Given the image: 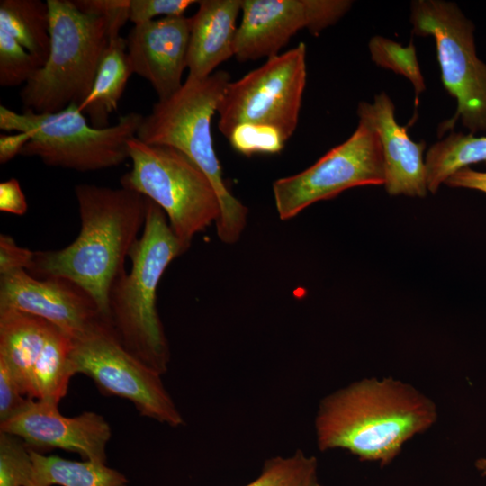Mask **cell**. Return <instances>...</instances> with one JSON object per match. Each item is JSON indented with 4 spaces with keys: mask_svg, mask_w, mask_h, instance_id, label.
Segmentation results:
<instances>
[{
    "mask_svg": "<svg viewBox=\"0 0 486 486\" xmlns=\"http://www.w3.org/2000/svg\"><path fill=\"white\" fill-rule=\"evenodd\" d=\"M245 486H323L318 461L298 450L292 455L276 456L265 462L259 476Z\"/></svg>",
    "mask_w": 486,
    "mask_h": 486,
    "instance_id": "obj_23",
    "label": "cell"
},
{
    "mask_svg": "<svg viewBox=\"0 0 486 486\" xmlns=\"http://www.w3.org/2000/svg\"><path fill=\"white\" fill-rule=\"evenodd\" d=\"M306 77L303 42L267 58L228 84L217 108L219 130L228 139L239 125H258L275 129L287 141L298 124Z\"/></svg>",
    "mask_w": 486,
    "mask_h": 486,
    "instance_id": "obj_9",
    "label": "cell"
},
{
    "mask_svg": "<svg viewBox=\"0 0 486 486\" xmlns=\"http://www.w3.org/2000/svg\"><path fill=\"white\" fill-rule=\"evenodd\" d=\"M28 204L21 185L15 178L0 183V211L14 215L26 213Z\"/></svg>",
    "mask_w": 486,
    "mask_h": 486,
    "instance_id": "obj_31",
    "label": "cell"
},
{
    "mask_svg": "<svg viewBox=\"0 0 486 486\" xmlns=\"http://www.w3.org/2000/svg\"><path fill=\"white\" fill-rule=\"evenodd\" d=\"M228 140L234 149L245 156L278 153L286 143L275 129L252 124L238 126Z\"/></svg>",
    "mask_w": 486,
    "mask_h": 486,
    "instance_id": "obj_26",
    "label": "cell"
},
{
    "mask_svg": "<svg viewBox=\"0 0 486 486\" xmlns=\"http://www.w3.org/2000/svg\"><path fill=\"white\" fill-rule=\"evenodd\" d=\"M194 0H130L129 21L134 25L155 20L156 16H182Z\"/></svg>",
    "mask_w": 486,
    "mask_h": 486,
    "instance_id": "obj_27",
    "label": "cell"
},
{
    "mask_svg": "<svg viewBox=\"0 0 486 486\" xmlns=\"http://www.w3.org/2000/svg\"><path fill=\"white\" fill-rule=\"evenodd\" d=\"M71 339L74 374L87 375L105 395L129 400L142 417L171 427L184 423L161 375L128 352L108 322Z\"/></svg>",
    "mask_w": 486,
    "mask_h": 486,
    "instance_id": "obj_10",
    "label": "cell"
},
{
    "mask_svg": "<svg viewBox=\"0 0 486 486\" xmlns=\"http://www.w3.org/2000/svg\"><path fill=\"white\" fill-rule=\"evenodd\" d=\"M72 339L40 317L0 310V361L29 399L58 405L74 375Z\"/></svg>",
    "mask_w": 486,
    "mask_h": 486,
    "instance_id": "obj_11",
    "label": "cell"
},
{
    "mask_svg": "<svg viewBox=\"0 0 486 486\" xmlns=\"http://www.w3.org/2000/svg\"><path fill=\"white\" fill-rule=\"evenodd\" d=\"M50 50V9L41 0L0 1V86L26 84Z\"/></svg>",
    "mask_w": 486,
    "mask_h": 486,
    "instance_id": "obj_17",
    "label": "cell"
},
{
    "mask_svg": "<svg viewBox=\"0 0 486 486\" xmlns=\"http://www.w3.org/2000/svg\"><path fill=\"white\" fill-rule=\"evenodd\" d=\"M0 431L20 437L30 448L64 449L79 454L84 460L103 464L112 435L109 423L100 414L86 411L67 417L57 404L32 399L1 422Z\"/></svg>",
    "mask_w": 486,
    "mask_h": 486,
    "instance_id": "obj_15",
    "label": "cell"
},
{
    "mask_svg": "<svg viewBox=\"0 0 486 486\" xmlns=\"http://www.w3.org/2000/svg\"><path fill=\"white\" fill-rule=\"evenodd\" d=\"M191 23V17L184 15L163 17L133 25L126 38L132 72L151 85L158 99L184 84Z\"/></svg>",
    "mask_w": 486,
    "mask_h": 486,
    "instance_id": "obj_16",
    "label": "cell"
},
{
    "mask_svg": "<svg viewBox=\"0 0 486 486\" xmlns=\"http://www.w3.org/2000/svg\"><path fill=\"white\" fill-rule=\"evenodd\" d=\"M73 2L83 13L109 19L112 35L120 33L121 28L129 21L130 0H74Z\"/></svg>",
    "mask_w": 486,
    "mask_h": 486,
    "instance_id": "obj_28",
    "label": "cell"
},
{
    "mask_svg": "<svg viewBox=\"0 0 486 486\" xmlns=\"http://www.w3.org/2000/svg\"><path fill=\"white\" fill-rule=\"evenodd\" d=\"M75 194L81 222L78 236L62 249L34 251L28 272L39 278L75 283L94 299L109 322V292L125 271V259L144 227L146 197L124 187L90 184H76Z\"/></svg>",
    "mask_w": 486,
    "mask_h": 486,
    "instance_id": "obj_2",
    "label": "cell"
},
{
    "mask_svg": "<svg viewBox=\"0 0 486 486\" xmlns=\"http://www.w3.org/2000/svg\"><path fill=\"white\" fill-rule=\"evenodd\" d=\"M0 310L44 319L71 338L108 322L94 299L75 283L59 277L39 278L24 269L1 274Z\"/></svg>",
    "mask_w": 486,
    "mask_h": 486,
    "instance_id": "obj_14",
    "label": "cell"
},
{
    "mask_svg": "<svg viewBox=\"0 0 486 486\" xmlns=\"http://www.w3.org/2000/svg\"><path fill=\"white\" fill-rule=\"evenodd\" d=\"M445 184L454 188H466L486 194V172L471 167L463 168L453 174Z\"/></svg>",
    "mask_w": 486,
    "mask_h": 486,
    "instance_id": "obj_32",
    "label": "cell"
},
{
    "mask_svg": "<svg viewBox=\"0 0 486 486\" xmlns=\"http://www.w3.org/2000/svg\"><path fill=\"white\" fill-rule=\"evenodd\" d=\"M28 400L5 364L0 361V423L14 415Z\"/></svg>",
    "mask_w": 486,
    "mask_h": 486,
    "instance_id": "obj_29",
    "label": "cell"
},
{
    "mask_svg": "<svg viewBox=\"0 0 486 486\" xmlns=\"http://www.w3.org/2000/svg\"><path fill=\"white\" fill-rule=\"evenodd\" d=\"M350 0H242L234 56L240 62L271 58L299 31L319 35L351 8Z\"/></svg>",
    "mask_w": 486,
    "mask_h": 486,
    "instance_id": "obj_13",
    "label": "cell"
},
{
    "mask_svg": "<svg viewBox=\"0 0 486 486\" xmlns=\"http://www.w3.org/2000/svg\"><path fill=\"white\" fill-rule=\"evenodd\" d=\"M476 467L482 474L486 475V458L480 459L476 462Z\"/></svg>",
    "mask_w": 486,
    "mask_h": 486,
    "instance_id": "obj_34",
    "label": "cell"
},
{
    "mask_svg": "<svg viewBox=\"0 0 486 486\" xmlns=\"http://www.w3.org/2000/svg\"><path fill=\"white\" fill-rule=\"evenodd\" d=\"M131 169L122 187L157 203L184 250L194 237L218 220L220 208L205 174L184 154L166 146L150 145L137 137L128 141Z\"/></svg>",
    "mask_w": 486,
    "mask_h": 486,
    "instance_id": "obj_7",
    "label": "cell"
},
{
    "mask_svg": "<svg viewBox=\"0 0 486 486\" xmlns=\"http://www.w3.org/2000/svg\"><path fill=\"white\" fill-rule=\"evenodd\" d=\"M368 48L372 60L378 67L390 69L410 81L417 106L419 94L426 90V85L412 40L407 46H402L392 39L376 35L369 40Z\"/></svg>",
    "mask_w": 486,
    "mask_h": 486,
    "instance_id": "obj_24",
    "label": "cell"
},
{
    "mask_svg": "<svg viewBox=\"0 0 486 486\" xmlns=\"http://www.w3.org/2000/svg\"><path fill=\"white\" fill-rule=\"evenodd\" d=\"M436 418V404L410 384L365 378L321 400L315 418L317 443L321 451L345 449L383 467Z\"/></svg>",
    "mask_w": 486,
    "mask_h": 486,
    "instance_id": "obj_1",
    "label": "cell"
},
{
    "mask_svg": "<svg viewBox=\"0 0 486 486\" xmlns=\"http://www.w3.org/2000/svg\"><path fill=\"white\" fill-rule=\"evenodd\" d=\"M146 204L142 233L129 254L130 270L118 275L109 292L108 320L123 347L162 375L170 351L157 309V289L168 265L185 250L165 212L148 198Z\"/></svg>",
    "mask_w": 486,
    "mask_h": 486,
    "instance_id": "obj_3",
    "label": "cell"
},
{
    "mask_svg": "<svg viewBox=\"0 0 486 486\" xmlns=\"http://www.w3.org/2000/svg\"><path fill=\"white\" fill-rule=\"evenodd\" d=\"M47 3L50 55L20 93L24 109L40 114L85 101L112 36L106 17L83 13L71 0Z\"/></svg>",
    "mask_w": 486,
    "mask_h": 486,
    "instance_id": "obj_5",
    "label": "cell"
},
{
    "mask_svg": "<svg viewBox=\"0 0 486 486\" xmlns=\"http://www.w3.org/2000/svg\"><path fill=\"white\" fill-rule=\"evenodd\" d=\"M486 163V136L451 131L427 151L425 165L428 192L436 194L455 172L471 165Z\"/></svg>",
    "mask_w": 486,
    "mask_h": 486,
    "instance_id": "obj_22",
    "label": "cell"
},
{
    "mask_svg": "<svg viewBox=\"0 0 486 486\" xmlns=\"http://www.w3.org/2000/svg\"><path fill=\"white\" fill-rule=\"evenodd\" d=\"M358 121L374 129L380 139L385 173L384 187L390 195L423 198L428 190L424 151L426 142L413 141L407 127L395 119V106L384 92L376 94L373 103L360 102Z\"/></svg>",
    "mask_w": 486,
    "mask_h": 486,
    "instance_id": "obj_18",
    "label": "cell"
},
{
    "mask_svg": "<svg viewBox=\"0 0 486 486\" xmlns=\"http://www.w3.org/2000/svg\"><path fill=\"white\" fill-rule=\"evenodd\" d=\"M412 34L432 37L441 80L457 102L454 115L442 122L437 136L453 130L456 122L470 133L486 131V63L479 58L475 25L454 2L414 0L410 4Z\"/></svg>",
    "mask_w": 486,
    "mask_h": 486,
    "instance_id": "obj_8",
    "label": "cell"
},
{
    "mask_svg": "<svg viewBox=\"0 0 486 486\" xmlns=\"http://www.w3.org/2000/svg\"><path fill=\"white\" fill-rule=\"evenodd\" d=\"M30 453L33 464L31 486H126L128 483L122 473L103 463L43 455L32 448Z\"/></svg>",
    "mask_w": 486,
    "mask_h": 486,
    "instance_id": "obj_21",
    "label": "cell"
},
{
    "mask_svg": "<svg viewBox=\"0 0 486 486\" xmlns=\"http://www.w3.org/2000/svg\"><path fill=\"white\" fill-rule=\"evenodd\" d=\"M32 474L29 446L20 437L0 431V486H31Z\"/></svg>",
    "mask_w": 486,
    "mask_h": 486,
    "instance_id": "obj_25",
    "label": "cell"
},
{
    "mask_svg": "<svg viewBox=\"0 0 486 486\" xmlns=\"http://www.w3.org/2000/svg\"><path fill=\"white\" fill-rule=\"evenodd\" d=\"M191 17L186 64L189 76L205 78L234 56L236 21L242 0H202Z\"/></svg>",
    "mask_w": 486,
    "mask_h": 486,
    "instance_id": "obj_19",
    "label": "cell"
},
{
    "mask_svg": "<svg viewBox=\"0 0 486 486\" xmlns=\"http://www.w3.org/2000/svg\"><path fill=\"white\" fill-rule=\"evenodd\" d=\"M34 251L22 248L8 235L0 236V274L15 270H29Z\"/></svg>",
    "mask_w": 486,
    "mask_h": 486,
    "instance_id": "obj_30",
    "label": "cell"
},
{
    "mask_svg": "<svg viewBox=\"0 0 486 486\" xmlns=\"http://www.w3.org/2000/svg\"><path fill=\"white\" fill-rule=\"evenodd\" d=\"M382 149L377 132L358 121L353 134L302 172L277 179L273 193L278 216L287 220L320 201L364 185H384Z\"/></svg>",
    "mask_w": 486,
    "mask_h": 486,
    "instance_id": "obj_12",
    "label": "cell"
},
{
    "mask_svg": "<svg viewBox=\"0 0 486 486\" xmlns=\"http://www.w3.org/2000/svg\"><path fill=\"white\" fill-rule=\"evenodd\" d=\"M133 74L127 52V40L112 35L100 61L92 89L78 105L88 114L92 126L108 127V116L118 108L130 76Z\"/></svg>",
    "mask_w": 486,
    "mask_h": 486,
    "instance_id": "obj_20",
    "label": "cell"
},
{
    "mask_svg": "<svg viewBox=\"0 0 486 486\" xmlns=\"http://www.w3.org/2000/svg\"><path fill=\"white\" fill-rule=\"evenodd\" d=\"M143 115L130 112L105 128L87 123L78 104L51 113L23 109L19 113L0 106V129L27 132L31 140L20 155L35 157L45 165L78 172L117 166L129 158L128 141L136 137Z\"/></svg>",
    "mask_w": 486,
    "mask_h": 486,
    "instance_id": "obj_6",
    "label": "cell"
},
{
    "mask_svg": "<svg viewBox=\"0 0 486 486\" xmlns=\"http://www.w3.org/2000/svg\"><path fill=\"white\" fill-rule=\"evenodd\" d=\"M230 82V74L222 70L205 78L187 76L179 90L153 104L136 134L144 143L179 150L205 174L220 202L217 234L226 244L238 240L248 212L225 184L211 131L212 117Z\"/></svg>",
    "mask_w": 486,
    "mask_h": 486,
    "instance_id": "obj_4",
    "label": "cell"
},
{
    "mask_svg": "<svg viewBox=\"0 0 486 486\" xmlns=\"http://www.w3.org/2000/svg\"><path fill=\"white\" fill-rule=\"evenodd\" d=\"M31 140L27 132L0 135V163L5 164L16 155H20L24 145Z\"/></svg>",
    "mask_w": 486,
    "mask_h": 486,
    "instance_id": "obj_33",
    "label": "cell"
}]
</instances>
